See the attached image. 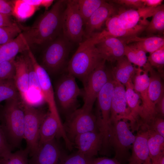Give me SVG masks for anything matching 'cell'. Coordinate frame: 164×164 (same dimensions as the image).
Masks as SVG:
<instances>
[{"label":"cell","mask_w":164,"mask_h":164,"mask_svg":"<svg viewBox=\"0 0 164 164\" xmlns=\"http://www.w3.org/2000/svg\"><path fill=\"white\" fill-rule=\"evenodd\" d=\"M66 1H56L49 10L45 12L30 26L21 25L27 44L33 46H46L62 32V18Z\"/></svg>","instance_id":"6da1fadb"},{"label":"cell","mask_w":164,"mask_h":164,"mask_svg":"<svg viewBox=\"0 0 164 164\" xmlns=\"http://www.w3.org/2000/svg\"><path fill=\"white\" fill-rule=\"evenodd\" d=\"M102 32L95 33L80 43L67 64V73L82 82L103 60L96 44L103 37Z\"/></svg>","instance_id":"7a4b0ae2"},{"label":"cell","mask_w":164,"mask_h":164,"mask_svg":"<svg viewBox=\"0 0 164 164\" xmlns=\"http://www.w3.org/2000/svg\"><path fill=\"white\" fill-rule=\"evenodd\" d=\"M70 42L62 33L46 46L41 65L48 73H57L63 68L70 52Z\"/></svg>","instance_id":"3957f363"},{"label":"cell","mask_w":164,"mask_h":164,"mask_svg":"<svg viewBox=\"0 0 164 164\" xmlns=\"http://www.w3.org/2000/svg\"><path fill=\"white\" fill-rule=\"evenodd\" d=\"M106 61L103 60L83 82L84 103L82 107L85 109L92 111L99 93L111 76V71L106 66Z\"/></svg>","instance_id":"277c9868"},{"label":"cell","mask_w":164,"mask_h":164,"mask_svg":"<svg viewBox=\"0 0 164 164\" xmlns=\"http://www.w3.org/2000/svg\"><path fill=\"white\" fill-rule=\"evenodd\" d=\"M5 129L11 142L15 146L23 139L25 115L19 99L6 101L4 112Z\"/></svg>","instance_id":"5b68a950"},{"label":"cell","mask_w":164,"mask_h":164,"mask_svg":"<svg viewBox=\"0 0 164 164\" xmlns=\"http://www.w3.org/2000/svg\"><path fill=\"white\" fill-rule=\"evenodd\" d=\"M114 88L112 76L103 87L97 97V123L99 132L102 135L103 146L107 147L110 126V116L112 99Z\"/></svg>","instance_id":"8992f818"},{"label":"cell","mask_w":164,"mask_h":164,"mask_svg":"<svg viewBox=\"0 0 164 164\" xmlns=\"http://www.w3.org/2000/svg\"><path fill=\"white\" fill-rule=\"evenodd\" d=\"M127 121L122 119L110 124L109 144L113 147L115 158L119 161L126 156L135 139Z\"/></svg>","instance_id":"52a82bcc"},{"label":"cell","mask_w":164,"mask_h":164,"mask_svg":"<svg viewBox=\"0 0 164 164\" xmlns=\"http://www.w3.org/2000/svg\"><path fill=\"white\" fill-rule=\"evenodd\" d=\"M22 103L25 115L23 139L26 142V150L32 155L38 146L40 126L47 114Z\"/></svg>","instance_id":"ba28073f"},{"label":"cell","mask_w":164,"mask_h":164,"mask_svg":"<svg viewBox=\"0 0 164 164\" xmlns=\"http://www.w3.org/2000/svg\"><path fill=\"white\" fill-rule=\"evenodd\" d=\"M84 22L76 0L66 1L62 23L63 34L70 42H82L84 37Z\"/></svg>","instance_id":"9c48e42d"},{"label":"cell","mask_w":164,"mask_h":164,"mask_svg":"<svg viewBox=\"0 0 164 164\" xmlns=\"http://www.w3.org/2000/svg\"><path fill=\"white\" fill-rule=\"evenodd\" d=\"M70 138L74 140L77 135L89 132H98L96 117L92 111L83 108L76 109L70 112L64 126Z\"/></svg>","instance_id":"30bf717a"},{"label":"cell","mask_w":164,"mask_h":164,"mask_svg":"<svg viewBox=\"0 0 164 164\" xmlns=\"http://www.w3.org/2000/svg\"><path fill=\"white\" fill-rule=\"evenodd\" d=\"M83 90L76 83L75 78L68 73L60 79L56 86V99L65 111L72 112L76 109L78 98L83 95Z\"/></svg>","instance_id":"8fae6325"},{"label":"cell","mask_w":164,"mask_h":164,"mask_svg":"<svg viewBox=\"0 0 164 164\" xmlns=\"http://www.w3.org/2000/svg\"><path fill=\"white\" fill-rule=\"evenodd\" d=\"M145 6L138 9H117V15L121 24L128 29H145L149 22L147 18L152 17L157 8Z\"/></svg>","instance_id":"7c38bea8"},{"label":"cell","mask_w":164,"mask_h":164,"mask_svg":"<svg viewBox=\"0 0 164 164\" xmlns=\"http://www.w3.org/2000/svg\"><path fill=\"white\" fill-rule=\"evenodd\" d=\"M27 53L36 74L43 97L48 104L50 111L58 114L55 94L49 73L38 62L30 48Z\"/></svg>","instance_id":"4fadbf2b"},{"label":"cell","mask_w":164,"mask_h":164,"mask_svg":"<svg viewBox=\"0 0 164 164\" xmlns=\"http://www.w3.org/2000/svg\"><path fill=\"white\" fill-rule=\"evenodd\" d=\"M149 72L148 70L139 68L132 80L134 90L139 95L142 103L139 127L145 128L148 124V89L149 83Z\"/></svg>","instance_id":"5bb4252c"},{"label":"cell","mask_w":164,"mask_h":164,"mask_svg":"<svg viewBox=\"0 0 164 164\" xmlns=\"http://www.w3.org/2000/svg\"><path fill=\"white\" fill-rule=\"evenodd\" d=\"M113 80L114 88L111 104L110 124L124 119L129 121L131 126L132 119L127 102L125 87L119 82Z\"/></svg>","instance_id":"9a60e30c"},{"label":"cell","mask_w":164,"mask_h":164,"mask_svg":"<svg viewBox=\"0 0 164 164\" xmlns=\"http://www.w3.org/2000/svg\"><path fill=\"white\" fill-rule=\"evenodd\" d=\"M125 39L104 36L96 44L102 58L111 63L116 62L125 56Z\"/></svg>","instance_id":"2e32d148"},{"label":"cell","mask_w":164,"mask_h":164,"mask_svg":"<svg viewBox=\"0 0 164 164\" xmlns=\"http://www.w3.org/2000/svg\"><path fill=\"white\" fill-rule=\"evenodd\" d=\"M58 134L63 136L67 147L70 149L72 143L66 134L59 114L50 112L46 114L41 124L39 143L54 139Z\"/></svg>","instance_id":"e0dca14e"},{"label":"cell","mask_w":164,"mask_h":164,"mask_svg":"<svg viewBox=\"0 0 164 164\" xmlns=\"http://www.w3.org/2000/svg\"><path fill=\"white\" fill-rule=\"evenodd\" d=\"M117 9L112 3L106 1L102 4L91 15L85 23L84 37L88 38L101 27L110 17L116 14Z\"/></svg>","instance_id":"ac0fdd59"},{"label":"cell","mask_w":164,"mask_h":164,"mask_svg":"<svg viewBox=\"0 0 164 164\" xmlns=\"http://www.w3.org/2000/svg\"><path fill=\"white\" fill-rule=\"evenodd\" d=\"M74 140L78 152L86 156L93 158L102 146V135L99 132H89L79 134Z\"/></svg>","instance_id":"d6986e66"},{"label":"cell","mask_w":164,"mask_h":164,"mask_svg":"<svg viewBox=\"0 0 164 164\" xmlns=\"http://www.w3.org/2000/svg\"><path fill=\"white\" fill-rule=\"evenodd\" d=\"M23 53L15 58L14 80L22 102L25 103L29 89V56L27 51Z\"/></svg>","instance_id":"ffe728a7"},{"label":"cell","mask_w":164,"mask_h":164,"mask_svg":"<svg viewBox=\"0 0 164 164\" xmlns=\"http://www.w3.org/2000/svg\"><path fill=\"white\" fill-rule=\"evenodd\" d=\"M149 83L148 89L149 101L148 124L147 128L155 117V106L164 94L161 75L151 67L149 70Z\"/></svg>","instance_id":"44dd1931"},{"label":"cell","mask_w":164,"mask_h":164,"mask_svg":"<svg viewBox=\"0 0 164 164\" xmlns=\"http://www.w3.org/2000/svg\"><path fill=\"white\" fill-rule=\"evenodd\" d=\"M32 156L33 164H59L61 154L54 139L39 143Z\"/></svg>","instance_id":"7402d4cb"},{"label":"cell","mask_w":164,"mask_h":164,"mask_svg":"<svg viewBox=\"0 0 164 164\" xmlns=\"http://www.w3.org/2000/svg\"><path fill=\"white\" fill-rule=\"evenodd\" d=\"M148 132L142 129L136 136L132 146V152L129 159L132 164H152L148 144Z\"/></svg>","instance_id":"603a6c76"},{"label":"cell","mask_w":164,"mask_h":164,"mask_svg":"<svg viewBox=\"0 0 164 164\" xmlns=\"http://www.w3.org/2000/svg\"><path fill=\"white\" fill-rule=\"evenodd\" d=\"M30 48L21 32L12 41L1 45L0 47V63L15 58L19 53Z\"/></svg>","instance_id":"cb8c5ba5"},{"label":"cell","mask_w":164,"mask_h":164,"mask_svg":"<svg viewBox=\"0 0 164 164\" xmlns=\"http://www.w3.org/2000/svg\"><path fill=\"white\" fill-rule=\"evenodd\" d=\"M140 68H136L125 56L116 61L111 70L113 78L125 86L133 79Z\"/></svg>","instance_id":"d4e9b609"},{"label":"cell","mask_w":164,"mask_h":164,"mask_svg":"<svg viewBox=\"0 0 164 164\" xmlns=\"http://www.w3.org/2000/svg\"><path fill=\"white\" fill-rule=\"evenodd\" d=\"M125 86L127 102L132 119L131 127L133 130L138 129V120L141 110V101L139 95L134 90L132 81L128 82Z\"/></svg>","instance_id":"484cf974"},{"label":"cell","mask_w":164,"mask_h":164,"mask_svg":"<svg viewBox=\"0 0 164 164\" xmlns=\"http://www.w3.org/2000/svg\"><path fill=\"white\" fill-rule=\"evenodd\" d=\"M105 23L106 35L119 38L128 39L137 36L145 30L143 28L128 29L124 28L120 23L116 14L109 18Z\"/></svg>","instance_id":"4316f807"},{"label":"cell","mask_w":164,"mask_h":164,"mask_svg":"<svg viewBox=\"0 0 164 164\" xmlns=\"http://www.w3.org/2000/svg\"><path fill=\"white\" fill-rule=\"evenodd\" d=\"M148 132V144L152 164H158L164 156V137L155 132L147 129Z\"/></svg>","instance_id":"83f0119b"},{"label":"cell","mask_w":164,"mask_h":164,"mask_svg":"<svg viewBox=\"0 0 164 164\" xmlns=\"http://www.w3.org/2000/svg\"><path fill=\"white\" fill-rule=\"evenodd\" d=\"M146 53L133 43L125 45V56L128 60L139 68L149 70L152 67L148 61Z\"/></svg>","instance_id":"f1b7e54d"},{"label":"cell","mask_w":164,"mask_h":164,"mask_svg":"<svg viewBox=\"0 0 164 164\" xmlns=\"http://www.w3.org/2000/svg\"><path fill=\"white\" fill-rule=\"evenodd\" d=\"M126 44L133 43L146 53H151L164 46V38L158 36L141 38L137 36L126 39Z\"/></svg>","instance_id":"f546056e"},{"label":"cell","mask_w":164,"mask_h":164,"mask_svg":"<svg viewBox=\"0 0 164 164\" xmlns=\"http://www.w3.org/2000/svg\"><path fill=\"white\" fill-rule=\"evenodd\" d=\"M13 2L12 16L20 21L31 17L38 9L33 5L31 0H16Z\"/></svg>","instance_id":"4dcf8cb0"},{"label":"cell","mask_w":164,"mask_h":164,"mask_svg":"<svg viewBox=\"0 0 164 164\" xmlns=\"http://www.w3.org/2000/svg\"><path fill=\"white\" fill-rule=\"evenodd\" d=\"M151 21L145 30L147 33L153 34L162 32L164 30V5L157 7L152 16Z\"/></svg>","instance_id":"1f68e13d"},{"label":"cell","mask_w":164,"mask_h":164,"mask_svg":"<svg viewBox=\"0 0 164 164\" xmlns=\"http://www.w3.org/2000/svg\"><path fill=\"white\" fill-rule=\"evenodd\" d=\"M84 24L93 13L105 1L103 0H76Z\"/></svg>","instance_id":"d6a6232c"},{"label":"cell","mask_w":164,"mask_h":164,"mask_svg":"<svg viewBox=\"0 0 164 164\" xmlns=\"http://www.w3.org/2000/svg\"><path fill=\"white\" fill-rule=\"evenodd\" d=\"M19 94L13 79L2 80L0 82V103L5 100L19 99Z\"/></svg>","instance_id":"836d02e7"},{"label":"cell","mask_w":164,"mask_h":164,"mask_svg":"<svg viewBox=\"0 0 164 164\" xmlns=\"http://www.w3.org/2000/svg\"><path fill=\"white\" fill-rule=\"evenodd\" d=\"M28 153L26 149L11 152L0 158V164H27Z\"/></svg>","instance_id":"e575fe53"},{"label":"cell","mask_w":164,"mask_h":164,"mask_svg":"<svg viewBox=\"0 0 164 164\" xmlns=\"http://www.w3.org/2000/svg\"><path fill=\"white\" fill-rule=\"evenodd\" d=\"M148 60L152 67H155L162 77L163 74L164 66V46L149 53Z\"/></svg>","instance_id":"d590c367"},{"label":"cell","mask_w":164,"mask_h":164,"mask_svg":"<svg viewBox=\"0 0 164 164\" xmlns=\"http://www.w3.org/2000/svg\"><path fill=\"white\" fill-rule=\"evenodd\" d=\"M22 32L20 25L11 26L0 27V45L13 39Z\"/></svg>","instance_id":"8d00e7d4"},{"label":"cell","mask_w":164,"mask_h":164,"mask_svg":"<svg viewBox=\"0 0 164 164\" xmlns=\"http://www.w3.org/2000/svg\"><path fill=\"white\" fill-rule=\"evenodd\" d=\"M15 59L0 63V80L14 79L15 73Z\"/></svg>","instance_id":"74e56055"},{"label":"cell","mask_w":164,"mask_h":164,"mask_svg":"<svg viewBox=\"0 0 164 164\" xmlns=\"http://www.w3.org/2000/svg\"><path fill=\"white\" fill-rule=\"evenodd\" d=\"M28 67L29 70V89L28 91L31 92L37 93L43 97L36 74L29 56Z\"/></svg>","instance_id":"f35d334b"},{"label":"cell","mask_w":164,"mask_h":164,"mask_svg":"<svg viewBox=\"0 0 164 164\" xmlns=\"http://www.w3.org/2000/svg\"><path fill=\"white\" fill-rule=\"evenodd\" d=\"M93 158L77 152L62 160L59 164H91Z\"/></svg>","instance_id":"ab89813d"},{"label":"cell","mask_w":164,"mask_h":164,"mask_svg":"<svg viewBox=\"0 0 164 164\" xmlns=\"http://www.w3.org/2000/svg\"><path fill=\"white\" fill-rule=\"evenodd\" d=\"M110 1L127 8L128 9H138L145 6L141 0H114Z\"/></svg>","instance_id":"60d3db41"},{"label":"cell","mask_w":164,"mask_h":164,"mask_svg":"<svg viewBox=\"0 0 164 164\" xmlns=\"http://www.w3.org/2000/svg\"><path fill=\"white\" fill-rule=\"evenodd\" d=\"M146 129L151 130L164 137V118L155 117Z\"/></svg>","instance_id":"b9f144b4"},{"label":"cell","mask_w":164,"mask_h":164,"mask_svg":"<svg viewBox=\"0 0 164 164\" xmlns=\"http://www.w3.org/2000/svg\"><path fill=\"white\" fill-rule=\"evenodd\" d=\"M13 0H0V13L13 15Z\"/></svg>","instance_id":"7bdbcfd3"},{"label":"cell","mask_w":164,"mask_h":164,"mask_svg":"<svg viewBox=\"0 0 164 164\" xmlns=\"http://www.w3.org/2000/svg\"><path fill=\"white\" fill-rule=\"evenodd\" d=\"M10 152L5 136L0 125V158Z\"/></svg>","instance_id":"ee69618b"},{"label":"cell","mask_w":164,"mask_h":164,"mask_svg":"<svg viewBox=\"0 0 164 164\" xmlns=\"http://www.w3.org/2000/svg\"><path fill=\"white\" fill-rule=\"evenodd\" d=\"M91 164H122L116 158L103 157L93 158ZM128 164H132L129 162Z\"/></svg>","instance_id":"f6af8a7d"},{"label":"cell","mask_w":164,"mask_h":164,"mask_svg":"<svg viewBox=\"0 0 164 164\" xmlns=\"http://www.w3.org/2000/svg\"><path fill=\"white\" fill-rule=\"evenodd\" d=\"M11 16L0 13V27L11 26L17 24Z\"/></svg>","instance_id":"bcb514c9"},{"label":"cell","mask_w":164,"mask_h":164,"mask_svg":"<svg viewBox=\"0 0 164 164\" xmlns=\"http://www.w3.org/2000/svg\"><path fill=\"white\" fill-rule=\"evenodd\" d=\"M156 117L164 118V95L156 103L155 106Z\"/></svg>","instance_id":"7dc6e473"},{"label":"cell","mask_w":164,"mask_h":164,"mask_svg":"<svg viewBox=\"0 0 164 164\" xmlns=\"http://www.w3.org/2000/svg\"><path fill=\"white\" fill-rule=\"evenodd\" d=\"M145 6L156 8L161 5L162 0H141Z\"/></svg>","instance_id":"c3c4849f"},{"label":"cell","mask_w":164,"mask_h":164,"mask_svg":"<svg viewBox=\"0 0 164 164\" xmlns=\"http://www.w3.org/2000/svg\"><path fill=\"white\" fill-rule=\"evenodd\" d=\"M158 164H164V156L160 159Z\"/></svg>","instance_id":"681fc988"},{"label":"cell","mask_w":164,"mask_h":164,"mask_svg":"<svg viewBox=\"0 0 164 164\" xmlns=\"http://www.w3.org/2000/svg\"><path fill=\"white\" fill-rule=\"evenodd\" d=\"M2 80H0V82H1V81Z\"/></svg>","instance_id":"f907efd6"},{"label":"cell","mask_w":164,"mask_h":164,"mask_svg":"<svg viewBox=\"0 0 164 164\" xmlns=\"http://www.w3.org/2000/svg\"><path fill=\"white\" fill-rule=\"evenodd\" d=\"M1 45H0V47H1Z\"/></svg>","instance_id":"816d5d0a"}]
</instances>
